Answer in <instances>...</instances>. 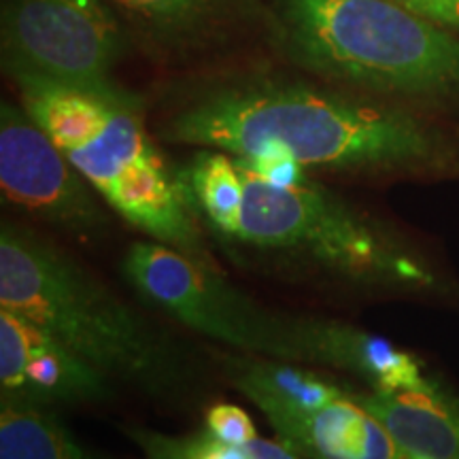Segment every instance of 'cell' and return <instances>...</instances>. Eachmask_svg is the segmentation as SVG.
Segmentation results:
<instances>
[{
    "label": "cell",
    "mask_w": 459,
    "mask_h": 459,
    "mask_svg": "<svg viewBox=\"0 0 459 459\" xmlns=\"http://www.w3.org/2000/svg\"><path fill=\"white\" fill-rule=\"evenodd\" d=\"M158 134L245 162L285 160L344 175L438 172L457 158L449 136L409 108L277 77L209 85L170 108Z\"/></svg>",
    "instance_id": "6da1fadb"
},
{
    "label": "cell",
    "mask_w": 459,
    "mask_h": 459,
    "mask_svg": "<svg viewBox=\"0 0 459 459\" xmlns=\"http://www.w3.org/2000/svg\"><path fill=\"white\" fill-rule=\"evenodd\" d=\"M238 206L206 237L237 262L351 290L429 291L438 274L385 221L304 175L274 183L238 160Z\"/></svg>",
    "instance_id": "7a4b0ae2"
},
{
    "label": "cell",
    "mask_w": 459,
    "mask_h": 459,
    "mask_svg": "<svg viewBox=\"0 0 459 459\" xmlns=\"http://www.w3.org/2000/svg\"><path fill=\"white\" fill-rule=\"evenodd\" d=\"M0 308L43 325L108 381L158 400L198 385L196 359L145 313L24 223L0 228Z\"/></svg>",
    "instance_id": "3957f363"
},
{
    "label": "cell",
    "mask_w": 459,
    "mask_h": 459,
    "mask_svg": "<svg viewBox=\"0 0 459 459\" xmlns=\"http://www.w3.org/2000/svg\"><path fill=\"white\" fill-rule=\"evenodd\" d=\"M283 56L319 82L381 99L459 100V34L394 0H274Z\"/></svg>",
    "instance_id": "277c9868"
},
{
    "label": "cell",
    "mask_w": 459,
    "mask_h": 459,
    "mask_svg": "<svg viewBox=\"0 0 459 459\" xmlns=\"http://www.w3.org/2000/svg\"><path fill=\"white\" fill-rule=\"evenodd\" d=\"M22 107L54 139L115 215L194 260L217 266L204 230L143 126V100H115L34 74H11Z\"/></svg>",
    "instance_id": "5b68a950"
},
{
    "label": "cell",
    "mask_w": 459,
    "mask_h": 459,
    "mask_svg": "<svg viewBox=\"0 0 459 459\" xmlns=\"http://www.w3.org/2000/svg\"><path fill=\"white\" fill-rule=\"evenodd\" d=\"M122 274L152 307L196 334L238 353L298 364L285 315L268 311L230 285L220 268L143 240L124 254Z\"/></svg>",
    "instance_id": "8992f818"
},
{
    "label": "cell",
    "mask_w": 459,
    "mask_h": 459,
    "mask_svg": "<svg viewBox=\"0 0 459 459\" xmlns=\"http://www.w3.org/2000/svg\"><path fill=\"white\" fill-rule=\"evenodd\" d=\"M126 39L105 0H13L3 17L9 74L26 73L115 100L136 96L113 82Z\"/></svg>",
    "instance_id": "52a82bcc"
},
{
    "label": "cell",
    "mask_w": 459,
    "mask_h": 459,
    "mask_svg": "<svg viewBox=\"0 0 459 459\" xmlns=\"http://www.w3.org/2000/svg\"><path fill=\"white\" fill-rule=\"evenodd\" d=\"M3 204L85 243L111 228L108 204L24 107H0Z\"/></svg>",
    "instance_id": "ba28073f"
},
{
    "label": "cell",
    "mask_w": 459,
    "mask_h": 459,
    "mask_svg": "<svg viewBox=\"0 0 459 459\" xmlns=\"http://www.w3.org/2000/svg\"><path fill=\"white\" fill-rule=\"evenodd\" d=\"M3 395L43 406L94 404L113 395V381L43 325L0 308Z\"/></svg>",
    "instance_id": "9c48e42d"
},
{
    "label": "cell",
    "mask_w": 459,
    "mask_h": 459,
    "mask_svg": "<svg viewBox=\"0 0 459 459\" xmlns=\"http://www.w3.org/2000/svg\"><path fill=\"white\" fill-rule=\"evenodd\" d=\"M285 321L298 364L349 372L377 392H440L438 383L423 372L421 359L387 338L338 319L285 315Z\"/></svg>",
    "instance_id": "30bf717a"
},
{
    "label": "cell",
    "mask_w": 459,
    "mask_h": 459,
    "mask_svg": "<svg viewBox=\"0 0 459 459\" xmlns=\"http://www.w3.org/2000/svg\"><path fill=\"white\" fill-rule=\"evenodd\" d=\"M274 438L304 459H406L353 389L313 406H264Z\"/></svg>",
    "instance_id": "8fae6325"
},
{
    "label": "cell",
    "mask_w": 459,
    "mask_h": 459,
    "mask_svg": "<svg viewBox=\"0 0 459 459\" xmlns=\"http://www.w3.org/2000/svg\"><path fill=\"white\" fill-rule=\"evenodd\" d=\"M353 398L372 412L409 457L459 459V406L443 392L400 389Z\"/></svg>",
    "instance_id": "7c38bea8"
},
{
    "label": "cell",
    "mask_w": 459,
    "mask_h": 459,
    "mask_svg": "<svg viewBox=\"0 0 459 459\" xmlns=\"http://www.w3.org/2000/svg\"><path fill=\"white\" fill-rule=\"evenodd\" d=\"M0 459H107L79 443L51 406L3 395Z\"/></svg>",
    "instance_id": "4fadbf2b"
},
{
    "label": "cell",
    "mask_w": 459,
    "mask_h": 459,
    "mask_svg": "<svg viewBox=\"0 0 459 459\" xmlns=\"http://www.w3.org/2000/svg\"><path fill=\"white\" fill-rule=\"evenodd\" d=\"M126 438L132 440L143 459H304L281 440L257 438L243 445L223 443L213 434H164L143 426H126Z\"/></svg>",
    "instance_id": "5bb4252c"
},
{
    "label": "cell",
    "mask_w": 459,
    "mask_h": 459,
    "mask_svg": "<svg viewBox=\"0 0 459 459\" xmlns=\"http://www.w3.org/2000/svg\"><path fill=\"white\" fill-rule=\"evenodd\" d=\"M134 20L162 32L196 30L226 7L228 0H111Z\"/></svg>",
    "instance_id": "9a60e30c"
},
{
    "label": "cell",
    "mask_w": 459,
    "mask_h": 459,
    "mask_svg": "<svg viewBox=\"0 0 459 459\" xmlns=\"http://www.w3.org/2000/svg\"><path fill=\"white\" fill-rule=\"evenodd\" d=\"M204 429L223 443L243 445L257 438V429L249 412L237 404H215L206 411Z\"/></svg>",
    "instance_id": "2e32d148"
},
{
    "label": "cell",
    "mask_w": 459,
    "mask_h": 459,
    "mask_svg": "<svg viewBox=\"0 0 459 459\" xmlns=\"http://www.w3.org/2000/svg\"><path fill=\"white\" fill-rule=\"evenodd\" d=\"M394 3L459 34V0H394Z\"/></svg>",
    "instance_id": "e0dca14e"
},
{
    "label": "cell",
    "mask_w": 459,
    "mask_h": 459,
    "mask_svg": "<svg viewBox=\"0 0 459 459\" xmlns=\"http://www.w3.org/2000/svg\"><path fill=\"white\" fill-rule=\"evenodd\" d=\"M406 459H423V457H406Z\"/></svg>",
    "instance_id": "ac0fdd59"
}]
</instances>
